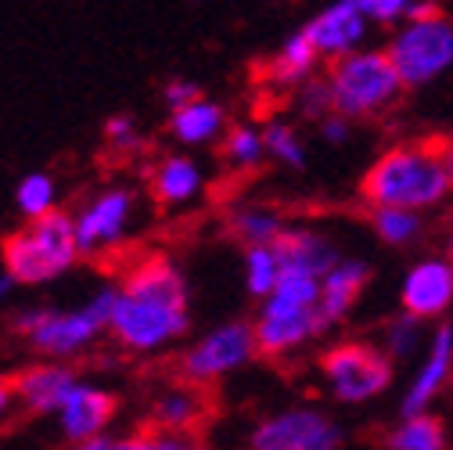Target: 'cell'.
<instances>
[{
  "label": "cell",
  "instance_id": "33",
  "mask_svg": "<svg viewBox=\"0 0 453 450\" xmlns=\"http://www.w3.org/2000/svg\"><path fill=\"white\" fill-rule=\"evenodd\" d=\"M104 141L116 148V151H141V144H144L134 116H111L104 123Z\"/></svg>",
  "mask_w": 453,
  "mask_h": 450
},
{
  "label": "cell",
  "instance_id": "19",
  "mask_svg": "<svg viewBox=\"0 0 453 450\" xmlns=\"http://www.w3.org/2000/svg\"><path fill=\"white\" fill-rule=\"evenodd\" d=\"M151 191L162 206H184L191 198H198L202 191V170L198 162L188 155H169L155 166L151 174Z\"/></svg>",
  "mask_w": 453,
  "mask_h": 450
},
{
  "label": "cell",
  "instance_id": "23",
  "mask_svg": "<svg viewBox=\"0 0 453 450\" xmlns=\"http://www.w3.org/2000/svg\"><path fill=\"white\" fill-rule=\"evenodd\" d=\"M388 450H446V422L435 415H411L395 432L385 436Z\"/></svg>",
  "mask_w": 453,
  "mask_h": 450
},
{
  "label": "cell",
  "instance_id": "20",
  "mask_svg": "<svg viewBox=\"0 0 453 450\" xmlns=\"http://www.w3.org/2000/svg\"><path fill=\"white\" fill-rule=\"evenodd\" d=\"M226 127V116H223V108L209 97H198L184 108H173L169 112V134H173L180 144H209L223 134Z\"/></svg>",
  "mask_w": 453,
  "mask_h": 450
},
{
  "label": "cell",
  "instance_id": "31",
  "mask_svg": "<svg viewBox=\"0 0 453 450\" xmlns=\"http://www.w3.org/2000/svg\"><path fill=\"white\" fill-rule=\"evenodd\" d=\"M137 446L141 450H209L205 439L198 432H180V429H144L137 432Z\"/></svg>",
  "mask_w": 453,
  "mask_h": 450
},
{
  "label": "cell",
  "instance_id": "28",
  "mask_svg": "<svg viewBox=\"0 0 453 450\" xmlns=\"http://www.w3.org/2000/svg\"><path fill=\"white\" fill-rule=\"evenodd\" d=\"M371 223L381 242L388 245H403L421 231V220L414 216V209H395V206H378L371 209Z\"/></svg>",
  "mask_w": 453,
  "mask_h": 450
},
{
  "label": "cell",
  "instance_id": "1",
  "mask_svg": "<svg viewBox=\"0 0 453 450\" xmlns=\"http://www.w3.org/2000/svg\"><path fill=\"white\" fill-rule=\"evenodd\" d=\"M191 314H188V285L180 270L155 256L144 260L127 274L119 285V303L111 314V335L119 346L134 353H151L188 335Z\"/></svg>",
  "mask_w": 453,
  "mask_h": 450
},
{
  "label": "cell",
  "instance_id": "6",
  "mask_svg": "<svg viewBox=\"0 0 453 450\" xmlns=\"http://www.w3.org/2000/svg\"><path fill=\"white\" fill-rule=\"evenodd\" d=\"M411 26L395 33L388 54L407 87H421L453 62V22L435 0H414L407 12Z\"/></svg>",
  "mask_w": 453,
  "mask_h": 450
},
{
  "label": "cell",
  "instance_id": "30",
  "mask_svg": "<svg viewBox=\"0 0 453 450\" xmlns=\"http://www.w3.org/2000/svg\"><path fill=\"white\" fill-rule=\"evenodd\" d=\"M263 144H266V155L270 159H277V162H285V166H299L306 162V151H303V141H299V134L288 127V123H266L263 127Z\"/></svg>",
  "mask_w": 453,
  "mask_h": 450
},
{
  "label": "cell",
  "instance_id": "16",
  "mask_svg": "<svg viewBox=\"0 0 453 450\" xmlns=\"http://www.w3.org/2000/svg\"><path fill=\"white\" fill-rule=\"evenodd\" d=\"M205 385L198 382H184L165 389L151 407V425L158 429H180V432H198L202 422L209 418V397L202 392Z\"/></svg>",
  "mask_w": 453,
  "mask_h": 450
},
{
  "label": "cell",
  "instance_id": "11",
  "mask_svg": "<svg viewBox=\"0 0 453 450\" xmlns=\"http://www.w3.org/2000/svg\"><path fill=\"white\" fill-rule=\"evenodd\" d=\"M134 213V195L127 188H108L97 198H90L76 213V238L83 256H97L108 245H116L127 235V223Z\"/></svg>",
  "mask_w": 453,
  "mask_h": 450
},
{
  "label": "cell",
  "instance_id": "13",
  "mask_svg": "<svg viewBox=\"0 0 453 450\" xmlns=\"http://www.w3.org/2000/svg\"><path fill=\"white\" fill-rule=\"evenodd\" d=\"M12 382H15L19 407L29 415H58L62 404L69 400V392L80 385L76 371L65 364H33L19 371Z\"/></svg>",
  "mask_w": 453,
  "mask_h": 450
},
{
  "label": "cell",
  "instance_id": "10",
  "mask_svg": "<svg viewBox=\"0 0 453 450\" xmlns=\"http://www.w3.org/2000/svg\"><path fill=\"white\" fill-rule=\"evenodd\" d=\"M256 324V346L259 357H285L296 346H303L306 339H313L317 331L327 328V317L320 310V303L313 306H285V303H270L263 299Z\"/></svg>",
  "mask_w": 453,
  "mask_h": 450
},
{
  "label": "cell",
  "instance_id": "41",
  "mask_svg": "<svg viewBox=\"0 0 453 450\" xmlns=\"http://www.w3.org/2000/svg\"><path fill=\"white\" fill-rule=\"evenodd\" d=\"M15 285H19V281H15V277H12L8 270H4V274H0V303H4V299L12 296V289H15Z\"/></svg>",
  "mask_w": 453,
  "mask_h": 450
},
{
  "label": "cell",
  "instance_id": "15",
  "mask_svg": "<svg viewBox=\"0 0 453 450\" xmlns=\"http://www.w3.org/2000/svg\"><path fill=\"white\" fill-rule=\"evenodd\" d=\"M453 299V267L449 263H421L411 270L403 285V310L414 317H435Z\"/></svg>",
  "mask_w": 453,
  "mask_h": 450
},
{
  "label": "cell",
  "instance_id": "39",
  "mask_svg": "<svg viewBox=\"0 0 453 450\" xmlns=\"http://www.w3.org/2000/svg\"><path fill=\"white\" fill-rule=\"evenodd\" d=\"M19 397H15V382L12 378H0V425L8 422V415L15 411Z\"/></svg>",
  "mask_w": 453,
  "mask_h": 450
},
{
  "label": "cell",
  "instance_id": "42",
  "mask_svg": "<svg viewBox=\"0 0 453 450\" xmlns=\"http://www.w3.org/2000/svg\"><path fill=\"white\" fill-rule=\"evenodd\" d=\"M449 260H453V238H449Z\"/></svg>",
  "mask_w": 453,
  "mask_h": 450
},
{
  "label": "cell",
  "instance_id": "36",
  "mask_svg": "<svg viewBox=\"0 0 453 450\" xmlns=\"http://www.w3.org/2000/svg\"><path fill=\"white\" fill-rule=\"evenodd\" d=\"M162 97H165L169 112H173V108H184V105L198 101V97H202V90H198V83H191V80H169V83H165V90H162Z\"/></svg>",
  "mask_w": 453,
  "mask_h": 450
},
{
  "label": "cell",
  "instance_id": "2",
  "mask_svg": "<svg viewBox=\"0 0 453 450\" xmlns=\"http://www.w3.org/2000/svg\"><path fill=\"white\" fill-rule=\"evenodd\" d=\"M449 191V177L442 170V159L435 148V134L395 144L364 174L360 181V198L378 209V206H395V209H425L435 206Z\"/></svg>",
  "mask_w": 453,
  "mask_h": 450
},
{
  "label": "cell",
  "instance_id": "3",
  "mask_svg": "<svg viewBox=\"0 0 453 450\" xmlns=\"http://www.w3.org/2000/svg\"><path fill=\"white\" fill-rule=\"evenodd\" d=\"M119 303V289H101L83 303L80 310H47V306H29L12 314V331L50 357V361H69L80 357L87 346L97 343V335L111 328V314Z\"/></svg>",
  "mask_w": 453,
  "mask_h": 450
},
{
  "label": "cell",
  "instance_id": "21",
  "mask_svg": "<svg viewBox=\"0 0 453 450\" xmlns=\"http://www.w3.org/2000/svg\"><path fill=\"white\" fill-rule=\"evenodd\" d=\"M317 62H320V50H317V43L310 40V33L306 29H296L288 40H285V47L277 50V58L270 62V83L273 87H299L306 76H313V69H317Z\"/></svg>",
  "mask_w": 453,
  "mask_h": 450
},
{
  "label": "cell",
  "instance_id": "40",
  "mask_svg": "<svg viewBox=\"0 0 453 450\" xmlns=\"http://www.w3.org/2000/svg\"><path fill=\"white\" fill-rule=\"evenodd\" d=\"M435 148H439L442 170H446V177H449V188H453V134H435Z\"/></svg>",
  "mask_w": 453,
  "mask_h": 450
},
{
  "label": "cell",
  "instance_id": "17",
  "mask_svg": "<svg viewBox=\"0 0 453 450\" xmlns=\"http://www.w3.org/2000/svg\"><path fill=\"white\" fill-rule=\"evenodd\" d=\"M277 260H280V270H306V274H317L324 277L338 260H334V245L313 231H280L277 242Z\"/></svg>",
  "mask_w": 453,
  "mask_h": 450
},
{
  "label": "cell",
  "instance_id": "34",
  "mask_svg": "<svg viewBox=\"0 0 453 450\" xmlns=\"http://www.w3.org/2000/svg\"><path fill=\"white\" fill-rule=\"evenodd\" d=\"M418 321H421V317H414V314L403 310L400 321H392V324L385 328V331H388V350H392V353H407V350L414 346V339H418Z\"/></svg>",
  "mask_w": 453,
  "mask_h": 450
},
{
  "label": "cell",
  "instance_id": "7",
  "mask_svg": "<svg viewBox=\"0 0 453 450\" xmlns=\"http://www.w3.org/2000/svg\"><path fill=\"white\" fill-rule=\"evenodd\" d=\"M320 375L338 400L360 404L392 382V357H385L371 343H338L320 353Z\"/></svg>",
  "mask_w": 453,
  "mask_h": 450
},
{
  "label": "cell",
  "instance_id": "14",
  "mask_svg": "<svg viewBox=\"0 0 453 450\" xmlns=\"http://www.w3.org/2000/svg\"><path fill=\"white\" fill-rule=\"evenodd\" d=\"M119 411V400L111 392L97 389V385H76L69 392V400L62 404L58 418H62V436L69 443H83L97 432H104Z\"/></svg>",
  "mask_w": 453,
  "mask_h": 450
},
{
  "label": "cell",
  "instance_id": "4",
  "mask_svg": "<svg viewBox=\"0 0 453 450\" xmlns=\"http://www.w3.org/2000/svg\"><path fill=\"white\" fill-rule=\"evenodd\" d=\"M80 238H76V216L50 209L36 220H29L22 231L8 235L0 245L4 270L19 285H43V281L65 274L80 260Z\"/></svg>",
  "mask_w": 453,
  "mask_h": 450
},
{
  "label": "cell",
  "instance_id": "35",
  "mask_svg": "<svg viewBox=\"0 0 453 450\" xmlns=\"http://www.w3.org/2000/svg\"><path fill=\"white\" fill-rule=\"evenodd\" d=\"M414 0H360V8L371 22H395L411 12Z\"/></svg>",
  "mask_w": 453,
  "mask_h": 450
},
{
  "label": "cell",
  "instance_id": "26",
  "mask_svg": "<svg viewBox=\"0 0 453 450\" xmlns=\"http://www.w3.org/2000/svg\"><path fill=\"white\" fill-rule=\"evenodd\" d=\"M266 155V144H263V130H252V127H231L223 137V159L226 166L234 170H256Z\"/></svg>",
  "mask_w": 453,
  "mask_h": 450
},
{
  "label": "cell",
  "instance_id": "27",
  "mask_svg": "<svg viewBox=\"0 0 453 450\" xmlns=\"http://www.w3.org/2000/svg\"><path fill=\"white\" fill-rule=\"evenodd\" d=\"M266 299L285 303V306H313V303H320V277L306 274V270H280L277 285Z\"/></svg>",
  "mask_w": 453,
  "mask_h": 450
},
{
  "label": "cell",
  "instance_id": "29",
  "mask_svg": "<svg viewBox=\"0 0 453 450\" xmlns=\"http://www.w3.org/2000/svg\"><path fill=\"white\" fill-rule=\"evenodd\" d=\"M54 198H58V188H54V181L47 174H26L15 188V206L26 220H36V216L50 213Z\"/></svg>",
  "mask_w": 453,
  "mask_h": 450
},
{
  "label": "cell",
  "instance_id": "38",
  "mask_svg": "<svg viewBox=\"0 0 453 450\" xmlns=\"http://www.w3.org/2000/svg\"><path fill=\"white\" fill-rule=\"evenodd\" d=\"M320 130L327 141H346L349 137V116H338V112H331V116L320 120Z\"/></svg>",
  "mask_w": 453,
  "mask_h": 450
},
{
  "label": "cell",
  "instance_id": "24",
  "mask_svg": "<svg viewBox=\"0 0 453 450\" xmlns=\"http://www.w3.org/2000/svg\"><path fill=\"white\" fill-rule=\"evenodd\" d=\"M231 231L242 245H270L285 228H280V213L270 206H245L231 213Z\"/></svg>",
  "mask_w": 453,
  "mask_h": 450
},
{
  "label": "cell",
  "instance_id": "37",
  "mask_svg": "<svg viewBox=\"0 0 453 450\" xmlns=\"http://www.w3.org/2000/svg\"><path fill=\"white\" fill-rule=\"evenodd\" d=\"M76 450H141V446H137V432H134V436H108V432H97V436L76 443Z\"/></svg>",
  "mask_w": 453,
  "mask_h": 450
},
{
  "label": "cell",
  "instance_id": "12",
  "mask_svg": "<svg viewBox=\"0 0 453 450\" xmlns=\"http://www.w3.org/2000/svg\"><path fill=\"white\" fill-rule=\"evenodd\" d=\"M310 40L317 43L320 58H342V54L357 50V43L367 33V15L360 8V0H334L320 15H313L306 26Z\"/></svg>",
  "mask_w": 453,
  "mask_h": 450
},
{
  "label": "cell",
  "instance_id": "32",
  "mask_svg": "<svg viewBox=\"0 0 453 450\" xmlns=\"http://www.w3.org/2000/svg\"><path fill=\"white\" fill-rule=\"evenodd\" d=\"M299 108L306 112L310 120H324L334 112V101H331V83L327 76H306L299 83Z\"/></svg>",
  "mask_w": 453,
  "mask_h": 450
},
{
  "label": "cell",
  "instance_id": "22",
  "mask_svg": "<svg viewBox=\"0 0 453 450\" xmlns=\"http://www.w3.org/2000/svg\"><path fill=\"white\" fill-rule=\"evenodd\" d=\"M449 361H453V331L442 324V328H439V335H435L432 357H428V364H425L421 378L414 382V392H411L407 404H403V415H407V418H411V415H421V407L435 397V389L442 385V378H446V371H449Z\"/></svg>",
  "mask_w": 453,
  "mask_h": 450
},
{
  "label": "cell",
  "instance_id": "18",
  "mask_svg": "<svg viewBox=\"0 0 453 450\" xmlns=\"http://www.w3.org/2000/svg\"><path fill=\"white\" fill-rule=\"evenodd\" d=\"M371 281V270L364 263H334L327 274H324V285H320V310L327 317V324L342 321L353 303L360 299V292L367 289Z\"/></svg>",
  "mask_w": 453,
  "mask_h": 450
},
{
  "label": "cell",
  "instance_id": "5",
  "mask_svg": "<svg viewBox=\"0 0 453 450\" xmlns=\"http://www.w3.org/2000/svg\"><path fill=\"white\" fill-rule=\"evenodd\" d=\"M327 83L334 112L349 120H374L403 90H411L388 50H349L342 58H331Z\"/></svg>",
  "mask_w": 453,
  "mask_h": 450
},
{
  "label": "cell",
  "instance_id": "25",
  "mask_svg": "<svg viewBox=\"0 0 453 450\" xmlns=\"http://www.w3.org/2000/svg\"><path fill=\"white\" fill-rule=\"evenodd\" d=\"M280 277V260L273 242L270 245H245V285L256 299H266Z\"/></svg>",
  "mask_w": 453,
  "mask_h": 450
},
{
  "label": "cell",
  "instance_id": "9",
  "mask_svg": "<svg viewBox=\"0 0 453 450\" xmlns=\"http://www.w3.org/2000/svg\"><path fill=\"white\" fill-rule=\"evenodd\" d=\"M338 443H342V432L331 418L310 407H296L256 425L249 450H334Z\"/></svg>",
  "mask_w": 453,
  "mask_h": 450
},
{
  "label": "cell",
  "instance_id": "8",
  "mask_svg": "<svg viewBox=\"0 0 453 450\" xmlns=\"http://www.w3.org/2000/svg\"><path fill=\"white\" fill-rule=\"evenodd\" d=\"M252 357H259L256 324H249V321H231V324L212 328L205 339H198V343L180 357V378H184V382L209 385V382H216V378H223V375L245 368Z\"/></svg>",
  "mask_w": 453,
  "mask_h": 450
}]
</instances>
